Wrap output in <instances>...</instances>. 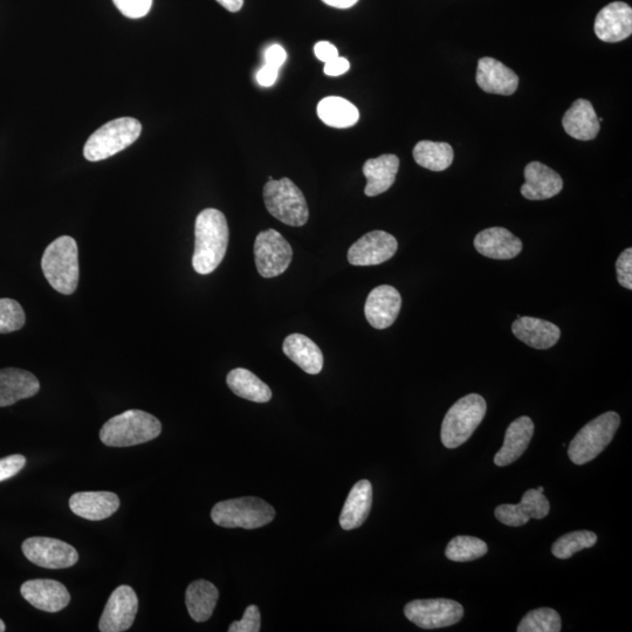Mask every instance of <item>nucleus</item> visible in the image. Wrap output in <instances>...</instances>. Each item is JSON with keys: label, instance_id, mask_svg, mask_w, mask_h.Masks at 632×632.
I'll return each mask as SVG.
<instances>
[{"label": "nucleus", "instance_id": "nucleus-6", "mask_svg": "<svg viewBox=\"0 0 632 632\" xmlns=\"http://www.w3.org/2000/svg\"><path fill=\"white\" fill-rule=\"evenodd\" d=\"M621 417L609 411L585 425L570 442L568 456L576 465L592 462L613 441Z\"/></svg>", "mask_w": 632, "mask_h": 632}, {"label": "nucleus", "instance_id": "nucleus-32", "mask_svg": "<svg viewBox=\"0 0 632 632\" xmlns=\"http://www.w3.org/2000/svg\"><path fill=\"white\" fill-rule=\"evenodd\" d=\"M453 149L449 143L421 141L414 148V158L418 166L431 171H444L451 167Z\"/></svg>", "mask_w": 632, "mask_h": 632}, {"label": "nucleus", "instance_id": "nucleus-37", "mask_svg": "<svg viewBox=\"0 0 632 632\" xmlns=\"http://www.w3.org/2000/svg\"><path fill=\"white\" fill-rule=\"evenodd\" d=\"M116 8L130 19H139L148 15L153 0H113Z\"/></svg>", "mask_w": 632, "mask_h": 632}, {"label": "nucleus", "instance_id": "nucleus-36", "mask_svg": "<svg viewBox=\"0 0 632 632\" xmlns=\"http://www.w3.org/2000/svg\"><path fill=\"white\" fill-rule=\"evenodd\" d=\"M26 316L22 305L18 301L0 299V334L19 331L25 325Z\"/></svg>", "mask_w": 632, "mask_h": 632}, {"label": "nucleus", "instance_id": "nucleus-14", "mask_svg": "<svg viewBox=\"0 0 632 632\" xmlns=\"http://www.w3.org/2000/svg\"><path fill=\"white\" fill-rule=\"evenodd\" d=\"M402 297L393 286L382 285L369 293L364 314L370 324L376 329H386L397 319L401 312Z\"/></svg>", "mask_w": 632, "mask_h": 632}, {"label": "nucleus", "instance_id": "nucleus-24", "mask_svg": "<svg viewBox=\"0 0 632 632\" xmlns=\"http://www.w3.org/2000/svg\"><path fill=\"white\" fill-rule=\"evenodd\" d=\"M562 126L573 139L594 140L600 133V121L595 109L588 100H576L562 119Z\"/></svg>", "mask_w": 632, "mask_h": 632}, {"label": "nucleus", "instance_id": "nucleus-5", "mask_svg": "<svg viewBox=\"0 0 632 632\" xmlns=\"http://www.w3.org/2000/svg\"><path fill=\"white\" fill-rule=\"evenodd\" d=\"M276 518V511L263 499L244 497L221 501L212 508L211 519L225 528H256L269 525Z\"/></svg>", "mask_w": 632, "mask_h": 632}, {"label": "nucleus", "instance_id": "nucleus-31", "mask_svg": "<svg viewBox=\"0 0 632 632\" xmlns=\"http://www.w3.org/2000/svg\"><path fill=\"white\" fill-rule=\"evenodd\" d=\"M318 115L322 122L333 128H349L360 119V113L353 103L338 96L322 99L318 105Z\"/></svg>", "mask_w": 632, "mask_h": 632}, {"label": "nucleus", "instance_id": "nucleus-1", "mask_svg": "<svg viewBox=\"0 0 632 632\" xmlns=\"http://www.w3.org/2000/svg\"><path fill=\"white\" fill-rule=\"evenodd\" d=\"M229 225L223 212L205 209L196 218L195 253L192 266L197 273L210 274L221 265L229 245Z\"/></svg>", "mask_w": 632, "mask_h": 632}, {"label": "nucleus", "instance_id": "nucleus-18", "mask_svg": "<svg viewBox=\"0 0 632 632\" xmlns=\"http://www.w3.org/2000/svg\"><path fill=\"white\" fill-rule=\"evenodd\" d=\"M524 175L526 182L521 187V195L530 201H546L563 189L561 176L540 162L527 164Z\"/></svg>", "mask_w": 632, "mask_h": 632}, {"label": "nucleus", "instance_id": "nucleus-46", "mask_svg": "<svg viewBox=\"0 0 632 632\" xmlns=\"http://www.w3.org/2000/svg\"><path fill=\"white\" fill-rule=\"evenodd\" d=\"M217 2L230 12L240 11L244 5V0H217Z\"/></svg>", "mask_w": 632, "mask_h": 632}, {"label": "nucleus", "instance_id": "nucleus-35", "mask_svg": "<svg viewBox=\"0 0 632 632\" xmlns=\"http://www.w3.org/2000/svg\"><path fill=\"white\" fill-rule=\"evenodd\" d=\"M562 629L558 611L540 608L530 611L519 624L518 632H559Z\"/></svg>", "mask_w": 632, "mask_h": 632}, {"label": "nucleus", "instance_id": "nucleus-45", "mask_svg": "<svg viewBox=\"0 0 632 632\" xmlns=\"http://www.w3.org/2000/svg\"><path fill=\"white\" fill-rule=\"evenodd\" d=\"M322 2L335 9H349L359 2V0H322Z\"/></svg>", "mask_w": 632, "mask_h": 632}, {"label": "nucleus", "instance_id": "nucleus-26", "mask_svg": "<svg viewBox=\"0 0 632 632\" xmlns=\"http://www.w3.org/2000/svg\"><path fill=\"white\" fill-rule=\"evenodd\" d=\"M373 506V486L369 480H360L350 491L340 515V525L345 531L361 527L368 519Z\"/></svg>", "mask_w": 632, "mask_h": 632}, {"label": "nucleus", "instance_id": "nucleus-2", "mask_svg": "<svg viewBox=\"0 0 632 632\" xmlns=\"http://www.w3.org/2000/svg\"><path fill=\"white\" fill-rule=\"evenodd\" d=\"M158 419L141 410H128L109 419L100 431L101 442L111 448H129L153 441L161 435Z\"/></svg>", "mask_w": 632, "mask_h": 632}, {"label": "nucleus", "instance_id": "nucleus-28", "mask_svg": "<svg viewBox=\"0 0 632 632\" xmlns=\"http://www.w3.org/2000/svg\"><path fill=\"white\" fill-rule=\"evenodd\" d=\"M285 355L309 375H318L324 368V354L306 335H288L284 341Z\"/></svg>", "mask_w": 632, "mask_h": 632}, {"label": "nucleus", "instance_id": "nucleus-17", "mask_svg": "<svg viewBox=\"0 0 632 632\" xmlns=\"http://www.w3.org/2000/svg\"><path fill=\"white\" fill-rule=\"evenodd\" d=\"M20 593L31 606L47 613H58L71 602L67 588L63 583L54 580L26 581L20 588Z\"/></svg>", "mask_w": 632, "mask_h": 632}, {"label": "nucleus", "instance_id": "nucleus-25", "mask_svg": "<svg viewBox=\"0 0 632 632\" xmlns=\"http://www.w3.org/2000/svg\"><path fill=\"white\" fill-rule=\"evenodd\" d=\"M533 435L534 423L530 417L515 419L506 431L503 448L494 457V464L504 467L517 462L530 445Z\"/></svg>", "mask_w": 632, "mask_h": 632}, {"label": "nucleus", "instance_id": "nucleus-30", "mask_svg": "<svg viewBox=\"0 0 632 632\" xmlns=\"http://www.w3.org/2000/svg\"><path fill=\"white\" fill-rule=\"evenodd\" d=\"M226 383L233 394L244 398V400L256 403L271 401L272 391L270 387L250 370L244 368L231 370L226 377Z\"/></svg>", "mask_w": 632, "mask_h": 632}, {"label": "nucleus", "instance_id": "nucleus-48", "mask_svg": "<svg viewBox=\"0 0 632 632\" xmlns=\"http://www.w3.org/2000/svg\"><path fill=\"white\" fill-rule=\"evenodd\" d=\"M537 490H538L540 493H544V491H545L544 487H542V486L538 487V489H537Z\"/></svg>", "mask_w": 632, "mask_h": 632}, {"label": "nucleus", "instance_id": "nucleus-44", "mask_svg": "<svg viewBox=\"0 0 632 632\" xmlns=\"http://www.w3.org/2000/svg\"><path fill=\"white\" fill-rule=\"evenodd\" d=\"M279 70L269 65H265L257 74V81L260 86L271 87L278 79Z\"/></svg>", "mask_w": 632, "mask_h": 632}, {"label": "nucleus", "instance_id": "nucleus-11", "mask_svg": "<svg viewBox=\"0 0 632 632\" xmlns=\"http://www.w3.org/2000/svg\"><path fill=\"white\" fill-rule=\"evenodd\" d=\"M22 549L27 560L46 569L71 568L79 560L77 549L64 541L53 538L26 539Z\"/></svg>", "mask_w": 632, "mask_h": 632}, {"label": "nucleus", "instance_id": "nucleus-20", "mask_svg": "<svg viewBox=\"0 0 632 632\" xmlns=\"http://www.w3.org/2000/svg\"><path fill=\"white\" fill-rule=\"evenodd\" d=\"M512 332L515 338L534 349L545 350L558 343L561 336L560 328L552 322L531 318V316H519L513 322Z\"/></svg>", "mask_w": 632, "mask_h": 632}, {"label": "nucleus", "instance_id": "nucleus-4", "mask_svg": "<svg viewBox=\"0 0 632 632\" xmlns=\"http://www.w3.org/2000/svg\"><path fill=\"white\" fill-rule=\"evenodd\" d=\"M486 410V401L478 394L467 395L453 404L442 424L441 437L445 448L456 449L469 441L483 422Z\"/></svg>", "mask_w": 632, "mask_h": 632}, {"label": "nucleus", "instance_id": "nucleus-29", "mask_svg": "<svg viewBox=\"0 0 632 632\" xmlns=\"http://www.w3.org/2000/svg\"><path fill=\"white\" fill-rule=\"evenodd\" d=\"M219 592L214 583L205 580L192 582L185 593L189 615L196 622H205L214 614Z\"/></svg>", "mask_w": 632, "mask_h": 632}, {"label": "nucleus", "instance_id": "nucleus-3", "mask_svg": "<svg viewBox=\"0 0 632 632\" xmlns=\"http://www.w3.org/2000/svg\"><path fill=\"white\" fill-rule=\"evenodd\" d=\"M41 269L54 290L64 295L73 294L80 277L77 242L70 236L54 240L41 258Z\"/></svg>", "mask_w": 632, "mask_h": 632}, {"label": "nucleus", "instance_id": "nucleus-16", "mask_svg": "<svg viewBox=\"0 0 632 632\" xmlns=\"http://www.w3.org/2000/svg\"><path fill=\"white\" fill-rule=\"evenodd\" d=\"M596 37L604 43H620L632 33V9L623 2L611 3L597 15L594 25Z\"/></svg>", "mask_w": 632, "mask_h": 632}, {"label": "nucleus", "instance_id": "nucleus-34", "mask_svg": "<svg viewBox=\"0 0 632 632\" xmlns=\"http://www.w3.org/2000/svg\"><path fill=\"white\" fill-rule=\"evenodd\" d=\"M596 542L597 535L594 532L576 531L556 540L552 552L555 558L567 560L572 558L575 553L581 552L582 549L594 547Z\"/></svg>", "mask_w": 632, "mask_h": 632}, {"label": "nucleus", "instance_id": "nucleus-27", "mask_svg": "<svg viewBox=\"0 0 632 632\" xmlns=\"http://www.w3.org/2000/svg\"><path fill=\"white\" fill-rule=\"evenodd\" d=\"M400 169V158L396 155H382L370 158L363 166V175L367 178V187L364 194L375 197L388 191L396 180Z\"/></svg>", "mask_w": 632, "mask_h": 632}, {"label": "nucleus", "instance_id": "nucleus-33", "mask_svg": "<svg viewBox=\"0 0 632 632\" xmlns=\"http://www.w3.org/2000/svg\"><path fill=\"white\" fill-rule=\"evenodd\" d=\"M489 552L485 541L474 537L459 535L449 542L445 555L451 561L469 562L483 558Z\"/></svg>", "mask_w": 632, "mask_h": 632}, {"label": "nucleus", "instance_id": "nucleus-47", "mask_svg": "<svg viewBox=\"0 0 632 632\" xmlns=\"http://www.w3.org/2000/svg\"><path fill=\"white\" fill-rule=\"evenodd\" d=\"M6 630L5 623L0 620V632H4Z\"/></svg>", "mask_w": 632, "mask_h": 632}, {"label": "nucleus", "instance_id": "nucleus-15", "mask_svg": "<svg viewBox=\"0 0 632 632\" xmlns=\"http://www.w3.org/2000/svg\"><path fill=\"white\" fill-rule=\"evenodd\" d=\"M551 505L544 493L537 489H531L524 493L518 505H500L496 508V518L506 526L520 527L531 519H544L547 517Z\"/></svg>", "mask_w": 632, "mask_h": 632}, {"label": "nucleus", "instance_id": "nucleus-41", "mask_svg": "<svg viewBox=\"0 0 632 632\" xmlns=\"http://www.w3.org/2000/svg\"><path fill=\"white\" fill-rule=\"evenodd\" d=\"M287 59L286 51L283 46L280 45H272L267 48L265 53V61L266 65L272 66L274 68H279L284 65Z\"/></svg>", "mask_w": 632, "mask_h": 632}, {"label": "nucleus", "instance_id": "nucleus-40", "mask_svg": "<svg viewBox=\"0 0 632 632\" xmlns=\"http://www.w3.org/2000/svg\"><path fill=\"white\" fill-rule=\"evenodd\" d=\"M25 465L26 458L22 455H12L0 459V482L17 476Z\"/></svg>", "mask_w": 632, "mask_h": 632}, {"label": "nucleus", "instance_id": "nucleus-23", "mask_svg": "<svg viewBox=\"0 0 632 632\" xmlns=\"http://www.w3.org/2000/svg\"><path fill=\"white\" fill-rule=\"evenodd\" d=\"M474 247L483 256L496 260H510L519 256L522 242L504 228H490L478 233Z\"/></svg>", "mask_w": 632, "mask_h": 632}, {"label": "nucleus", "instance_id": "nucleus-21", "mask_svg": "<svg viewBox=\"0 0 632 632\" xmlns=\"http://www.w3.org/2000/svg\"><path fill=\"white\" fill-rule=\"evenodd\" d=\"M39 390L40 383L32 373L18 368L0 370V408L36 396Z\"/></svg>", "mask_w": 632, "mask_h": 632}, {"label": "nucleus", "instance_id": "nucleus-38", "mask_svg": "<svg viewBox=\"0 0 632 632\" xmlns=\"http://www.w3.org/2000/svg\"><path fill=\"white\" fill-rule=\"evenodd\" d=\"M261 627V616L257 606L247 607L242 620L233 622L230 625V632H259Z\"/></svg>", "mask_w": 632, "mask_h": 632}, {"label": "nucleus", "instance_id": "nucleus-8", "mask_svg": "<svg viewBox=\"0 0 632 632\" xmlns=\"http://www.w3.org/2000/svg\"><path fill=\"white\" fill-rule=\"evenodd\" d=\"M264 201L267 211L281 223L298 228L308 222L306 198L290 178L267 182L264 188Z\"/></svg>", "mask_w": 632, "mask_h": 632}, {"label": "nucleus", "instance_id": "nucleus-12", "mask_svg": "<svg viewBox=\"0 0 632 632\" xmlns=\"http://www.w3.org/2000/svg\"><path fill=\"white\" fill-rule=\"evenodd\" d=\"M139 599L135 590L129 586H120L114 590L101 615L99 630L101 632H122L132 627Z\"/></svg>", "mask_w": 632, "mask_h": 632}, {"label": "nucleus", "instance_id": "nucleus-13", "mask_svg": "<svg viewBox=\"0 0 632 632\" xmlns=\"http://www.w3.org/2000/svg\"><path fill=\"white\" fill-rule=\"evenodd\" d=\"M397 249L398 243L394 236L384 231H373L350 247L348 261L354 266L380 265L393 258Z\"/></svg>", "mask_w": 632, "mask_h": 632}, {"label": "nucleus", "instance_id": "nucleus-39", "mask_svg": "<svg viewBox=\"0 0 632 632\" xmlns=\"http://www.w3.org/2000/svg\"><path fill=\"white\" fill-rule=\"evenodd\" d=\"M617 280L621 286L632 290V249L624 250L616 261Z\"/></svg>", "mask_w": 632, "mask_h": 632}, {"label": "nucleus", "instance_id": "nucleus-22", "mask_svg": "<svg viewBox=\"0 0 632 632\" xmlns=\"http://www.w3.org/2000/svg\"><path fill=\"white\" fill-rule=\"evenodd\" d=\"M71 511L91 521L105 520L120 507V499L112 492H79L70 499Z\"/></svg>", "mask_w": 632, "mask_h": 632}, {"label": "nucleus", "instance_id": "nucleus-19", "mask_svg": "<svg viewBox=\"0 0 632 632\" xmlns=\"http://www.w3.org/2000/svg\"><path fill=\"white\" fill-rule=\"evenodd\" d=\"M477 84L484 92L498 95H512L519 86L518 75L497 59L482 58L477 68Z\"/></svg>", "mask_w": 632, "mask_h": 632}, {"label": "nucleus", "instance_id": "nucleus-42", "mask_svg": "<svg viewBox=\"0 0 632 632\" xmlns=\"http://www.w3.org/2000/svg\"><path fill=\"white\" fill-rule=\"evenodd\" d=\"M314 53L315 57L320 61H324L325 64L339 57L338 48L328 43V41H320V43L316 44L314 46Z\"/></svg>", "mask_w": 632, "mask_h": 632}, {"label": "nucleus", "instance_id": "nucleus-10", "mask_svg": "<svg viewBox=\"0 0 632 632\" xmlns=\"http://www.w3.org/2000/svg\"><path fill=\"white\" fill-rule=\"evenodd\" d=\"M404 615L419 628L439 629L462 621L464 608L452 600H416L405 606Z\"/></svg>", "mask_w": 632, "mask_h": 632}, {"label": "nucleus", "instance_id": "nucleus-7", "mask_svg": "<svg viewBox=\"0 0 632 632\" xmlns=\"http://www.w3.org/2000/svg\"><path fill=\"white\" fill-rule=\"evenodd\" d=\"M141 132V122L134 118H120L106 123L89 136L84 148L86 160H107L132 146L139 139Z\"/></svg>", "mask_w": 632, "mask_h": 632}, {"label": "nucleus", "instance_id": "nucleus-9", "mask_svg": "<svg viewBox=\"0 0 632 632\" xmlns=\"http://www.w3.org/2000/svg\"><path fill=\"white\" fill-rule=\"evenodd\" d=\"M254 258L261 277H278L292 263V246L278 231L266 230L260 232L254 242Z\"/></svg>", "mask_w": 632, "mask_h": 632}, {"label": "nucleus", "instance_id": "nucleus-43", "mask_svg": "<svg viewBox=\"0 0 632 632\" xmlns=\"http://www.w3.org/2000/svg\"><path fill=\"white\" fill-rule=\"evenodd\" d=\"M349 61L345 58H335L325 64L324 72L328 77H340L349 71Z\"/></svg>", "mask_w": 632, "mask_h": 632}]
</instances>
